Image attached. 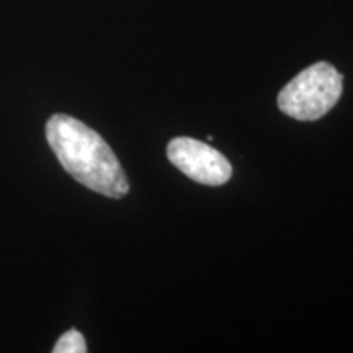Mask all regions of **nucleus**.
<instances>
[{
    "label": "nucleus",
    "mask_w": 353,
    "mask_h": 353,
    "mask_svg": "<svg viewBox=\"0 0 353 353\" xmlns=\"http://www.w3.org/2000/svg\"><path fill=\"white\" fill-rule=\"evenodd\" d=\"M167 157L188 179L210 187L224 185L232 175V167L223 154L192 138L172 139L167 148Z\"/></svg>",
    "instance_id": "obj_3"
},
{
    "label": "nucleus",
    "mask_w": 353,
    "mask_h": 353,
    "mask_svg": "<svg viewBox=\"0 0 353 353\" xmlns=\"http://www.w3.org/2000/svg\"><path fill=\"white\" fill-rule=\"evenodd\" d=\"M46 139L64 170L83 187L108 198H123L130 192L112 148L82 121L69 114H52L46 123Z\"/></svg>",
    "instance_id": "obj_1"
},
{
    "label": "nucleus",
    "mask_w": 353,
    "mask_h": 353,
    "mask_svg": "<svg viewBox=\"0 0 353 353\" xmlns=\"http://www.w3.org/2000/svg\"><path fill=\"white\" fill-rule=\"evenodd\" d=\"M54 353H85L87 345L83 335L76 329H70L68 332L63 334L59 337V341L56 342Z\"/></svg>",
    "instance_id": "obj_4"
},
{
    "label": "nucleus",
    "mask_w": 353,
    "mask_h": 353,
    "mask_svg": "<svg viewBox=\"0 0 353 353\" xmlns=\"http://www.w3.org/2000/svg\"><path fill=\"white\" fill-rule=\"evenodd\" d=\"M343 77L332 64L317 63L299 72L278 95V107L299 121H316L341 99Z\"/></svg>",
    "instance_id": "obj_2"
}]
</instances>
